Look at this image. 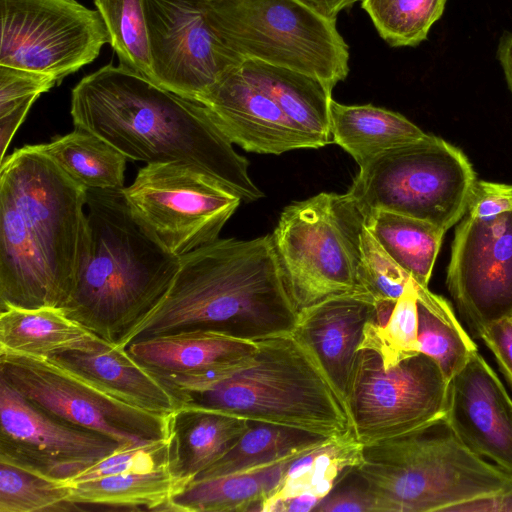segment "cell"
Masks as SVG:
<instances>
[{
    "label": "cell",
    "mask_w": 512,
    "mask_h": 512,
    "mask_svg": "<svg viewBox=\"0 0 512 512\" xmlns=\"http://www.w3.org/2000/svg\"><path fill=\"white\" fill-rule=\"evenodd\" d=\"M0 164V309L61 308L87 250V192L38 145Z\"/></svg>",
    "instance_id": "1"
},
{
    "label": "cell",
    "mask_w": 512,
    "mask_h": 512,
    "mask_svg": "<svg viewBox=\"0 0 512 512\" xmlns=\"http://www.w3.org/2000/svg\"><path fill=\"white\" fill-rule=\"evenodd\" d=\"M75 127L88 130L127 158L146 164L181 162L209 173L244 202L264 196L201 102L167 90L140 73L108 64L71 93Z\"/></svg>",
    "instance_id": "2"
},
{
    "label": "cell",
    "mask_w": 512,
    "mask_h": 512,
    "mask_svg": "<svg viewBox=\"0 0 512 512\" xmlns=\"http://www.w3.org/2000/svg\"><path fill=\"white\" fill-rule=\"evenodd\" d=\"M296 319L271 234L250 240L217 238L179 257L165 296L123 347L184 329L255 341L292 331Z\"/></svg>",
    "instance_id": "3"
},
{
    "label": "cell",
    "mask_w": 512,
    "mask_h": 512,
    "mask_svg": "<svg viewBox=\"0 0 512 512\" xmlns=\"http://www.w3.org/2000/svg\"><path fill=\"white\" fill-rule=\"evenodd\" d=\"M86 192L87 250L61 309L103 340L123 347L165 296L179 257L136 220L122 191Z\"/></svg>",
    "instance_id": "4"
},
{
    "label": "cell",
    "mask_w": 512,
    "mask_h": 512,
    "mask_svg": "<svg viewBox=\"0 0 512 512\" xmlns=\"http://www.w3.org/2000/svg\"><path fill=\"white\" fill-rule=\"evenodd\" d=\"M250 359L204 380L164 379L182 404L329 437L353 434L343 397L293 332L258 340Z\"/></svg>",
    "instance_id": "5"
},
{
    "label": "cell",
    "mask_w": 512,
    "mask_h": 512,
    "mask_svg": "<svg viewBox=\"0 0 512 512\" xmlns=\"http://www.w3.org/2000/svg\"><path fill=\"white\" fill-rule=\"evenodd\" d=\"M353 471L366 485L374 512L457 511L512 486V474L470 450L444 417L362 445Z\"/></svg>",
    "instance_id": "6"
},
{
    "label": "cell",
    "mask_w": 512,
    "mask_h": 512,
    "mask_svg": "<svg viewBox=\"0 0 512 512\" xmlns=\"http://www.w3.org/2000/svg\"><path fill=\"white\" fill-rule=\"evenodd\" d=\"M224 44L254 59L314 76L332 89L349 73V49L329 19L302 0H202Z\"/></svg>",
    "instance_id": "7"
},
{
    "label": "cell",
    "mask_w": 512,
    "mask_h": 512,
    "mask_svg": "<svg viewBox=\"0 0 512 512\" xmlns=\"http://www.w3.org/2000/svg\"><path fill=\"white\" fill-rule=\"evenodd\" d=\"M365 219L347 192H322L283 209L271 236L297 312L359 289V240Z\"/></svg>",
    "instance_id": "8"
},
{
    "label": "cell",
    "mask_w": 512,
    "mask_h": 512,
    "mask_svg": "<svg viewBox=\"0 0 512 512\" xmlns=\"http://www.w3.org/2000/svg\"><path fill=\"white\" fill-rule=\"evenodd\" d=\"M476 180L471 162L458 147L428 134L359 167L347 194L364 215L388 210L446 232L465 215Z\"/></svg>",
    "instance_id": "9"
},
{
    "label": "cell",
    "mask_w": 512,
    "mask_h": 512,
    "mask_svg": "<svg viewBox=\"0 0 512 512\" xmlns=\"http://www.w3.org/2000/svg\"><path fill=\"white\" fill-rule=\"evenodd\" d=\"M122 193L136 220L178 257L216 240L242 201L209 173L181 162L146 164Z\"/></svg>",
    "instance_id": "10"
},
{
    "label": "cell",
    "mask_w": 512,
    "mask_h": 512,
    "mask_svg": "<svg viewBox=\"0 0 512 512\" xmlns=\"http://www.w3.org/2000/svg\"><path fill=\"white\" fill-rule=\"evenodd\" d=\"M0 379L45 411L121 446L169 437L170 415L140 409L52 357L0 353Z\"/></svg>",
    "instance_id": "11"
},
{
    "label": "cell",
    "mask_w": 512,
    "mask_h": 512,
    "mask_svg": "<svg viewBox=\"0 0 512 512\" xmlns=\"http://www.w3.org/2000/svg\"><path fill=\"white\" fill-rule=\"evenodd\" d=\"M448 385L438 364L423 353L384 368L374 350H359L346 398L356 440L372 444L443 418Z\"/></svg>",
    "instance_id": "12"
},
{
    "label": "cell",
    "mask_w": 512,
    "mask_h": 512,
    "mask_svg": "<svg viewBox=\"0 0 512 512\" xmlns=\"http://www.w3.org/2000/svg\"><path fill=\"white\" fill-rule=\"evenodd\" d=\"M0 65L53 76L58 84L109 43L97 10L75 0H0Z\"/></svg>",
    "instance_id": "13"
},
{
    "label": "cell",
    "mask_w": 512,
    "mask_h": 512,
    "mask_svg": "<svg viewBox=\"0 0 512 512\" xmlns=\"http://www.w3.org/2000/svg\"><path fill=\"white\" fill-rule=\"evenodd\" d=\"M119 447L45 411L0 379V462L69 484Z\"/></svg>",
    "instance_id": "14"
},
{
    "label": "cell",
    "mask_w": 512,
    "mask_h": 512,
    "mask_svg": "<svg viewBox=\"0 0 512 512\" xmlns=\"http://www.w3.org/2000/svg\"><path fill=\"white\" fill-rule=\"evenodd\" d=\"M153 82L198 100L243 61L222 41L202 0H145Z\"/></svg>",
    "instance_id": "15"
},
{
    "label": "cell",
    "mask_w": 512,
    "mask_h": 512,
    "mask_svg": "<svg viewBox=\"0 0 512 512\" xmlns=\"http://www.w3.org/2000/svg\"><path fill=\"white\" fill-rule=\"evenodd\" d=\"M448 290L476 338L512 316V211L494 219L464 215L447 267Z\"/></svg>",
    "instance_id": "16"
},
{
    "label": "cell",
    "mask_w": 512,
    "mask_h": 512,
    "mask_svg": "<svg viewBox=\"0 0 512 512\" xmlns=\"http://www.w3.org/2000/svg\"><path fill=\"white\" fill-rule=\"evenodd\" d=\"M444 418L470 450L512 474V399L478 351L450 379Z\"/></svg>",
    "instance_id": "17"
},
{
    "label": "cell",
    "mask_w": 512,
    "mask_h": 512,
    "mask_svg": "<svg viewBox=\"0 0 512 512\" xmlns=\"http://www.w3.org/2000/svg\"><path fill=\"white\" fill-rule=\"evenodd\" d=\"M239 66L197 100L205 105L232 144L247 152L274 155L324 147L319 139L291 121L269 96L249 83Z\"/></svg>",
    "instance_id": "18"
},
{
    "label": "cell",
    "mask_w": 512,
    "mask_h": 512,
    "mask_svg": "<svg viewBox=\"0 0 512 512\" xmlns=\"http://www.w3.org/2000/svg\"><path fill=\"white\" fill-rule=\"evenodd\" d=\"M373 297L361 289L326 298L297 312L293 332L312 350L345 403Z\"/></svg>",
    "instance_id": "19"
},
{
    "label": "cell",
    "mask_w": 512,
    "mask_h": 512,
    "mask_svg": "<svg viewBox=\"0 0 512 512\" xmlns=\"http://www.w3.org/2000/svg\"><path fill=\"white\" fill-rule=\"evenodd\" d=\"M256 341L208 329H184L141 338L127 351L159 375H216L246 363Z\"/></svg>",
    "instance_id": "20"
},
{
    "label": "cell",
    "mask_w": 512,
    "mask_h": 512,
    "mask_svg": "<svg viewBox=\"0 0 512 512\" xmlns=\"http://www.w3.org/2000/svg\"><path fill=\"white\" fill-rule=\"evenodd\" d=\"M52 358L140 409L169 416L183 405L165 380L127 348L110 344L98 351H69Z\"/></svg>",
    "instance_id": "21"
},
{
    "label": "cell",
    "mask_w": 512,
    "mask_h": 512,
    "mask_svg": "<svg viewBox=\"0 0 512 512\" xmlns=\"http://www.w3.org/2000/svg\"><path fill=\"white\" fill-rule=\"evenodd\" d=\"M251 421L225 412L183 404L170 415L169 464L185 485L221 458Z\"/></svg>",
    "instance_id": "22"
},
{
    "label": "cell",
    "mask_w": 512,
    "mask_h": 512,
    "mask_svg": "<svg viewBox=\"0 0 512 512\" xmlns=\"http://www.w3.org/2000/svg\"><path fill=\"white\" fill-rule=\"evenodd\" d=\"M110 344L59 307L0 309V353L52 357L98 351Z\"/></svg>",
    "instance_id": "23"
},
{
    "label": "cell",
    "mask_w": 512,
    "mask_h": 512,
    "mask_svg": "<svg viewBox=\"0 0 512 512\" xmlns=\"http://www.w3.org/2000/svg\"><path fill=\"white\" fill-rule=\"evenodd\" d=\"M239 71L301 130L319 139L324 146L333 143L329 119L333 89L330 86L306 73L254 59L243 60Z\"/></svg>",
    "instance_id": "24"
},
{
    "label": "cell",
    "mask_w": 512,
    "mask_h": 512,
    "mask_svg": "<svg viewBox=\"0 0 512 512\" xmlns=\"http://www.w3.org/2000/svg\"><path fill=\"white\" fill-rule=\"evenodd\" d=\"M329 119L333 143L349 153L359 167L428 135L402 114L372 104L345 105L332 99Z\"/></svg>",
    "instance_id": "25"
},
{
    "label": "cell",
    "mask_w": 512,
    "mask_h": 512,
    "mask_svg": "<svg viewBox=\"0 0 512 512\" xmlns=\"http://www.w3.org/2000/svg\"><path fill=\"white\" fill-rule=\"evenodd\" d=\"M300 454L250 470L192 481L171 497L167 511H260Z\"/></svg>",
    "instance_id": "26"
},
{
    "label": "cell",
    "mask_w": 512,
    "mask_h": 512,
    "mask_svg": "<svg viewBox=\"0 0 512 512\" xmlns=\"http://www.w3.org/2000/svg\"><path fill=\"white\" fill-rule=\"evenodd\" d=\"M68 485V500L78 506L139 511H167L171 497L186 486L173 473L170 464L150 471L110 475Z\"/></svg>",
    "instance_id": "27"
},
{
    "label": "cell",
    "mask_w": 512,
    "mask_h": 512,
    "mask_svg": "<svg viewBox=\"0 0 512 512\" xmlns=\"http://www.w3.org/2000/svg\"><path fill=\"white\" fill-rule=\"evenodd\" d=\"M362 444L354 434L333 437L297 456L288 466L277 489L263 502L260 511L271 512L290 498L312 494L324 499L339 480L357 467Z\"/></svg>",
    "instance_id": "28"
},
{
    "label": "cell",
    "mask_w": 512,
    "mask_h": 512,
    "mask_svg": "<svg viewBox=\"0 0 512 512\" xmlns=\"http://www.w3.org/2000/svg\"><path fill=\"white\" fill-rule=\"evenodd\" d=\"M38 146L86 191L123 190L127 157L100 136L75 127Z\"/></svg>",
    "instance_id": "29"
},
{
    "label": "cell",
    "mask_w": 512,
    "mask_h": 512,
    "mask_svg": "<svg viewBox=\"0 0 512 512\" xmlns=\"http://www.w3.org/2000/svg\"><path fill=\"white\" fill-rule=\"evenodd\" d=\"M365 225L391 258L419 285L428 287L445 231L404 214L373 210Z\"/></svg>",
    "instance_id": "30"
},
{
    "label": "cell",
    "mask_w": 512,
    "mask_h": 512,
    "mask_svg": "<svg viewBox=\"0 0 512 512\" xmlns=\"http://www.w3.org/2000/svg\"><path fill=\"white\" fill-rule=\"evenodd\" d=\"M333 437L282 425L251 421L250 427L217 461L193 480L242 472L298 455Z\"/></svg>",
    "instance_id": "31"
},
{
    "label": "cell",
    "mask_w": 512,
    "mask_h": 512,
    "mask_svg": "<svg viewBox=\"0 0 512 512\" xmlns=\"http://www.w3.org/2000/svg\"><path fill=\"white\" fill-rule=\"evenodd\" d=\"M416 293L420 352L432 358L450 381L478 351L477 345L445 298L417 283Z\"/></svg>",
    "instance_id": "32"
},
{
    "label": "cell",
    "mask_w": 512,
    "mask_h": 512,
    "mask_svg": "<svg viewBox=\"0 0 512 512\" xmlns=\"http://www.w3.org/2000/svg\"><path fill=\"white\" fill-rule=\"evenodd\" d=\"M120 64L153 81L145 0H93Z\"/></svg>",
    "instance_id": "33"
},
{
    "label": "cell",
    "mask_w": 512,
    "mask_h": 512,
    "mask_svg": "<svg viewBox=\"0 0 512 512\" xmlns=\"http://www.w3.org/2000/svg\"><path fill=\"white\" fill-rule=\"evenodd\" d=\"M447 0H361L382 39L393 47L424 41L445 9Z\"/></svg>",
    "instance_id": "34"
},
{
    "label": "cell",
    "mask_w": 512,
    "mask_h": 512,
    "mask_svg": "<svg viewBox=\"0 0 512 512\" xmlns=\"http://www.w3.org/2000/svg\"><path fill=\"white\" fill-rule=\"evenodd\" d=\"M361 349L379 354L384 368H391L420 352L418 340V305L416 282L413 281L396 301L384 327L369 320L364 327Z\"/></svg>",
    "instance_id": "35"
},
{
    "label": "cell",
    "mask_w": 512,
    "mask_h": 512,
    "mask_svg": "<svg viewBox=\"0 0 512 512\" xmlns=\"http://www.w3.org/2000/svg\"><path fill=\"white\" fill-rule=\"evenodd\" d=\"M70 486L0 462V512L80 510L68 500Z\"/></svg>",
    "instance_id": "36"
},
{
    "label": "cell",
    "mask_w": 512,
    "mask_h": 512,
    "mask_svg": "<svg viewBox=\"0 0 512 512\" xmlns=\"http://www.w3.org/2000/svg\"><path fill=\"white\" fill-rule=\"evenodd\" d=\"M358 288L374 300H393L414 281L384 250L364 224L359 240Z\"/></svg>",
    "instance_id": "37"
},
{
    "label": "cell",
    "mask_w": 512,
    "mask_h": 512,
    "mask_svg": "<svg viewBox=\"0 0 512 512\" xmlns=\"http://www.w3.org/2000/svg\"><path fill=\"white\" fill-rule=\"evenodd\" d=\"M166 464H169V437L121 446L80 473L69 484L116 474L150 471Z\"/></svg>",
    "instance_id": "38"
},
{
    "label": "cell",
    "mask_w": 512,
    "mask_h": 512,
    "mask_svg": "<svg viewBox=\"0 0 512 512\" xmlns=\"http://www.w3.org/2000/svg\"><path fill=\"white\" fill-rule=\"evenodd\" d=\"M56 84L53 76L0 65V117L28 112L38 97Z\"/></svg>",
    "instance_id": "39"
},
{
    "label": "cell",
    "mask_w": 512,
    "mask_h": 512,
    "mask_svg": "<svg viewBox=\"0 0 512 512\" xmlns=\"http://www.w3.org/2000/svg\"><path fill=\"white\" fill-rule=\"evenodd\" d=\"M509 211H512V185L476 180L465 215L490 220Z\"/></svg>",
    "instance_id": "40"
},
{
    "label": "cell",
    "mask_w": 512,
    "mask_h": 512,
    "mask_svg": "<svg viewBox=\"0 0 512 512\" xmlns=\"http://www.w3.org/2000/svg\"><path fill=\"white\" fill-rule=\"evenodd\" d=\"M356 476L358 478L357 482L334 492L331 491L322 499L314 511L374 512L373 499L362 479L357 474Z\"/></svg>",
    "instance_id": "41"
},
{
    "label": "cell",
    "mask_w": 512,
    "mask_h": 512,
    "mask_svg": "<svg viewBox=\"0 0 512 512\" xmlns=\"http://www.w3.org/2000/svg\"><path fill=\"white\" fill-rule=\"evenodd\" d=\"M512 386V316L489 326L481 338Z\"/></svg>",
    "instance_id": "42"
},
{
    "label": "cell",
    "mask_w": 512,
    "mask_h": 512,
    "mask_svg": "<svg viewBox=\"0 0 512 512\" xmlns=\"http://www.w3.org/2000/svg\"><path fill=\"white\" fill-rule=\"evenodd\" d=\"M457 511H512V486L497 496L467 503Z\"/></svg>",
    "instance_id": "43"
},
{
    "label": "cell",
    "mask_w": 512,
    "mask_h": 512,
    "mask_svg": "<svg viewBox=\"0 0 512 512\" xmlns=\"http://www.w3.org/2000/svg\"><path fill=\"white\" fill-rule=\"evenodd\" d=\"M497 58L512 93V32L506 31L499 39Z\"/></svg>",
    "instance_id": "44"
},
{
    "label": "cell",
    "mask_w": 512,
    "mask_h": 512,
    "mask_svg": "<svg viewBox=\"0 0 512 512\" xmlns=\"http://www.w3.org/2000/svg\"><path fill=\"white\" fill-rule=\"evenodd\" d=\"M316 12L329 19H336L339 12L361 0H302Z\"/></svg>",
    "instance_id": "45"
},
{
    "label": "cell",
    "mask_w": 512,
    "mask_h": 512,
    "mask_svg": "<svg viewBox=\"0 0 512 512\" xmlns=\"http://www.w3.org/2000/svg\"><path fill=\"white\" fill-rule=\"evenodd\" d=\"M321 502V499L312 494H302L279 503L274 511L286 512H308L314 509Z\"/></svg>",
    "instance_id": "46"
}]
</instances>
